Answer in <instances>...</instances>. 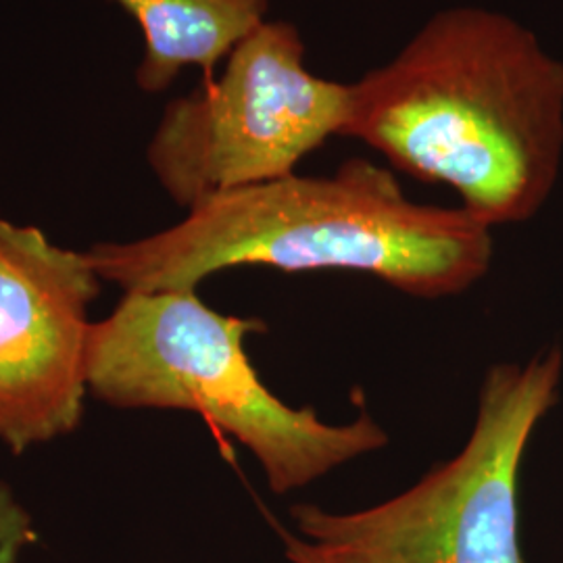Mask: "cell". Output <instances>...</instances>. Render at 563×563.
<instances>
[{
	"mask_svg": "<svg viewBox=\"0 0 563 563\" xmlns=\"http://www.w3.org/2000/svg\"><path fill=\"white\" fill-rule=\"evenodd\" d=\"M351 88L342 136L416 180L453 188L486 228L526 222L551 197L563 155V63L509 15L439 11Z\"/></svg>",
	"mask_w": 563,
	"mask_h": 563,
	"instance_id": "cell-1",
	"label": "cell"
},
{
	"mask_svg": "<svg viewBox=\"0 0 563 563\" xmlns=\"http://www.w3.org/2000/svg\"><path fill=\"white\" fill-rule=\"evenodd\" d=\"M493 234L462 207L411 201L386 167L349 159L332 176H299L223 190L181 222L86 251L102 282L125 292L197 290L236 267L360 272L418 299H444L483 280Z\"/></svg>",
	"mask_w": 563,
	"mask_h": 563,
	"instance_id": "cell-2",
	"label": "cell"
},
{
	"mask_svg": "<svg viewBox=\"0 0 563 563\" xmlns=\"http://www.w3.org/2000/svg\"><path fill=\"white\" fill-rule=\"evenodd\" d=\"M262 330L255 318L211 309L197 290L125 292L109 318L92 323L88 393L118 409L199 413L253 453L274 495L301 490L388 444L367 411L332 423L276 397L244 349Z\"/></svg>",
	"mask_w": 563,
	"mask_h": 563,
	"instance_id": "cell-3",
	"label": "cell"
},
{
	"mask_svg": "<svg viewBox=\"0 0 563 563\" xmlns=\"http://www.w3.org/2000/svg\"><path fill=\"white\" fill-rule=\"evenodd\" d=\"M563 351L490 365L462 451L407 490L355 511L290 509V563H528L520 543V472L528 443L560 401Z\"/></svg>",
	"mask_w": 563,
	"mask_h": 563,
	"instance_id": "cell-4",
	"label": "cell"
},
{
	"mask_svg": "<svg viewBox=\"0 0 563 563\" xmlns=\"http://www.w3.org/2000/svg\"><path fill=\"white\" fill-rule=\"evenodd\" d=\"M305 57L299 27L267 20L220 74L165 104L146 163L172 201L190 209L223 190L290 176L342 136L353 88L316 76Z\"/></svg>",
	"mask_w": 563,
	"mask_h": 563,
	"instance_id": "cell-5",
	"label": "cell"
},
{
	"mask_svg": "<svg viewBox=\"0 0 563 563\" xmlns=\"http://www.w3.org/2000/svg\"><path fill=\"white\" fill-rule=\"evenodd\" d=\"M102 284L86 251L0 216V443H51L84 420L90 305Z\"/></svg>",
	"mask_w": 563,
	"mask_h": 563,
	"instance_id": "cell-6",
	"label": "cell"
},
{
	"mask_svg": "<svg viewBox=\"0 0 563 563\" xmlns=\"http://www.w3.org/2000/svg\"><path fill=\"white\" fill-rule=\"evenodd\" d=\"M136 21L142 34L136 84L165 92L184 69L199 67L205 80L267 21L272 0H104Z\"/></svg>",
	"mask_w": 563,
	"mask_h": 563,
	"instance_id": "cell-7",
	"label": "cell"
},
{
	"mask_svg": "<svg viewBox=\"0 0 563 563\" xmlns=\"http://www.w3.org/2000/svg\"><path fill=\"white\" fill-rule=\"evenodd\" d=\"M36 541L34 516L21 504L13 486L0 478V563H21L23 553Z\"/></svg>",
	"mask_w": 563,
	"mask_h": 563,
	"instance_id": "cell-8",
	"label": "cell"
}]
</instances>
